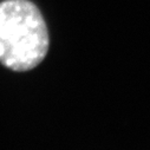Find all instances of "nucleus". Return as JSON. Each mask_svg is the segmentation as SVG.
Returning a JSON list of instances; mask_svg holds the SVG:
<instances>
[{
  "label": "nucleus",
  "mask_w": 150,
  "mask_h": 150,
  "mask_svg": "<svg viewBox=\"0 0 150 150\" xmlns=\"http://www.w3.org/2000/svg\"><path fill=\"white\" fill-rule=\"evenodd\" d=\"M50 46L45 19L30 0L0 3V63L24 72L38 66Z\"/></svg>",
  "instance_id": "f257e3e1"
}]
</instances>
